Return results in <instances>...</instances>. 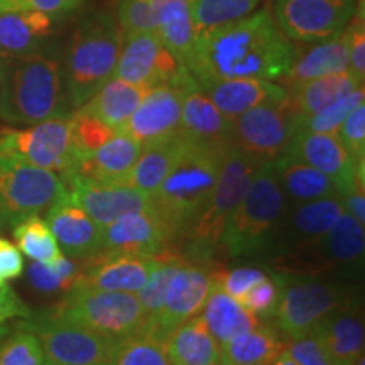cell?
Segmentation results:
<instances>
[{"label":"cell","mask_w":365,"mask_h":365,"mask_svg":"<svg viewBox=\"0 0 365 365\" xmlns=\"http://www.w3.org/2000/svg\"><path fill=\"white\" fill-rule=\"evenodd\" d=\"M228 144H205L186 137L185 149L173 171L150 196V208L161 218L170 237L188 232L207 205Z\"/></svg>","instance_id":"obj_3"},{"label":"cell","mask_w":365,"mask_h":365,"mask_svg":"<svg viewBox=\"0 0 365 365\" xmlns=\"http://www.w3.org/2000/svg\"><path fill=\"white\" fill-rule=\"evenodd\" d=\"M354 365H365V357H364V355H360V357L355 360Z\"/></svg>","instance_id":"obj_58"},{"label":"cell","mask_w":365,"mask_h":365,"mask_svg":"<svg viewBox=\"0 0 365 365\" xmlns=\"http://www.w3.org/2000/svg\"><path fill=\"white\" fill-rule=\"evenodd\" d=\"M107 365H173L166 341L140 331L117 340Z\"/></svg>","instance_id":"obj_39"},{"label":"cell","mask_w":365,"mask_h":365,"mask_svg":"<svg viewBox=\"0 0 365 365\" xmlns=\"http://www.w3.org/2000/svg\"><path fill=\"white\" fill-rule=\"evenodd\" d=\"M14 239L21 252L33 259L34 262L53 264L61 255H65L59 249L51 228L39 215L26 217L17 222L14 225Z\"/></svg>","instance_id":"obj_38"},{"label":"cell","mask_w":365,"mask_h":365,"mask_svg":"<svg viewBox=\"0 0 365 365\" xmlns=\"http://www.w3.org/2000/svg\"><path fill=\"white\" fill-rule=\"evenodd\" d=\"M0 365H48L38 336L21 328L0 345Z\"/></svg>","instance_id":"obj_45"},{"label":"cell","mask_w":365,"mask_h":365,"mask_svg":"<svg viewBox=\"0 0 365 365\" xmlns=\"http://www.w3.org/2000/svg\"><path fill=\"white\" fill-rule=\"evenodd\" d=\"M158 261V255L148 257L100 252L93 257L81 259V279L78 284L102 291L137 293L149 279Z\"/></svg>","instance_id":"obj_21"},{"label":"cell","mask_w":365,"mask_h":365,"mask_svg":"<svg viewBox=\"0 0 365 365\" xmlns=\"http://www.w3.org/2000/svg\"><path fill=\"white\" fill-rule=\"evenodd\" d=\"M262 0H191V19L198 33L249 16Z\"/></svg>","instance_id":"obj_41"},{"label":"cell","mask_w":365,"mask_h":365,"mask_svg":"<svg viewBox=\"0 0 365 365\" xmlns=\"http://www.w3.org/2000/svg\"><path fill=\"white\" fill-rule=\"evenodd\" d=\"M286 352L299 365H333L323 346L313 335L296 339L289 346H286Z\"/></svg>","instance_id":"obj_52"},{"label":"cell","mask_w":365,"mask_h":365,"mask_svg":"<svg viewBox=\"0 0 365 365\" xmlns=\"http://www.w3.org/2000/svg\"><path fill=\"white\" fill-rule=\"evenodd\" d=\"M341 207L346 213H350L354 218H357L360 223L365 225V188L364 186H355L340 193Z\"/></svg>","instance_id":"obj_55"},{"label":"cell","mask_w":365,"mask_h":365,"mask_svg":"<svg viewBox=\"0 0 365 365\" xmlns=\"http://www.w3.org/2000/svg\"><path fill=\"white\" fill-rule=\"evenodd\" d=\"M223 364H266L271 365L286 350L277 333L269 327H255L220 345Z\"/></svg>","instance_id":"obj_37"},{"label":"cell","mask_w":365,"mask_h":365,"mask_svg":"<svg viewBox=\"0 0 365 365\" xmlns=\"http://www.w3.org/2000/svg\"><path fill=\"white\" fill-rule=\"evenodd\" d=\"M365 252V228L357 218L350 213H344L339 217L330 230L323 235L307 252L299 254L294 259L293 266L298 271L319 272L318 262H323V271L330 267H340L345 271H359L364 264Z\"/></svg>","instance_id":"obj_20"},{"label":"cell","mask_w":365,"mask_h":365,"mask_svg":"<svg viewBox=\"0 0 365 365\" xmlns=\"http://www.w3.org/2000/svg\"><path fill=\"white\" fill-rule=\"evenodd\" d=\"M0 223H2V218H0Z\"/></svg>","instance_id":"obj_63"},{"label":"cell","mask_w":365,"mask_h":365,"mask_svg":"<svg viewBox=\"0 0 365 365\" xmlns=\"http://www.w3.org/2000/svg\"><path fill=\"white\" fill-rule=\"evenodd\" d=\"M158 257L159 261L156 264V267L153 269V272H150L149 279L145 281V284L135 293L137 298H139L140 307L144 309L145 328H148L150 323H153V319L158 317L159 309L163 307L164 294H166L171 276L175 274L178 266L185 261L181 255L171 252V250L168 249L159 252Z\"/></svg>","instance_id":"obj_40"},{"label":"cell","mask_w":365,"mask_h":365,"mask_svg":"<svg viewBox=\"0 0 365 365\" xmlns=\"http://www.w3.org/2000/svg\"><path fill=\"white\" fill-rule=\"evenodd\" d=\"M207 365H223V364H222V360H215V362H210Z\"/></svg>","instance_id":"obj_60"},{"label":"cell","mask_w":365,"mask_h":365,"mask_svg":"<svg viewBox=\"0 0 365 365\" xmlns=\"http://www.w3.org/2000/svg\"><path fill=\"white\" fill-rule=\"evenodd\" d=\"M73 112L63 68L51 49L26 56H0V118L33 125Z\"/></svg>","instance_id":"obj_2"},{"label":"cell","mask_w":365,"mask_h":365,"mask_svg":"<svg viewBox=\"0 0 365 365\" xmlns=\"http://www.w3.org/2000/svg\"><path fill=\"white\" fill-rule=\"evenodd\" d=\"M59 17L41 12H0V56H26L49 48Z\"/></svg>","instance_id":"obj_26"},{"label":"cell","mask_w":365,"mask_h":365,"mask_svg":"<svg viewBox=\"0 0 365 365\" xmlns=\"http://www.w3.org/2000/svg\"><path fill=\"white\" fill-rule=\"evenodd\" d=\"M341 144L352 154L355 161H365V105H359L346 115L336 132Z\"/></svg>","instance_id":"obj_48"},{"label":"cell","mask_w":365,"mask_h":365,"mask_svg":"<svg viewBox=\"0 0 365 365\" xmlns=\"http://www.w3.org/2000/svg\"><path fill=\"white\" fill-rule=\"evenodd\" d=\"M122 31L115 16L98 11L80 21L61 63L71 108L76 110L115 75Z\"/></svg>","instance_id":"obj_4"},{"label":"cell","mask_w":365,"mask_h":365,"mask_svg":"<svg viewBox=\"0 0 365 365\" xmlns=\"http://www.w3.org/2000/svg\"><path fill=\"white\" fill-rule=\"evenodd\" d=\"M145 88L112 76L85 105L81 110L91 113L115 132H124L132 113L144 98Z\"/></svg>","instance_id":"obj_31"},{"label":"cell","mask_w":365,"mask_h":365,"mask_svg":"<svg viewBox=\"0 0 365 365\" xmlns=\"http://www.w3.org/2000/svg\"><path fill=\"white\" fill-rule=\"evenodd\" d=\"M115 19L122 36L158 33V14L153 0H118Z\"/></svg>","instance_id":"obj_46"},{"label":"cell","mask_w":365,"mask_h":365,"mask_svg":"<svg viewBox=\"0 0 365 365\" xmlns=\"http://www.w3.org/2000/svg\"><path fill=\"white\" fill-rule=\"evenodd\" d=\"M284 282L282 274H274V277L266 276L262 281L255 282L239 299V303L257 318L274 317Z\"/></svg>","instance_id":"obj_47"},{"label":"cell","mask_w":365,"mask_h":365,"mask_svg":"<svg viewBox=\"0 0 365 365\" xmlns=\"http://www.w3.org/2000/svg\"><path fill=\"white\" fill-rule=\"evenodd\" d=\"M259 166L261 161L249 156L237 145L232 143L227 145L215 188L188 230V250L193 257L191 261L208 262L213 252L220 247L227 223L247 193Z\"/></svg>","instance_id":"obj_6"},{"label":"cell","mask_w":365,"mask_h":365,"mask_svg":"<svg viewBox=\"0 0 365 365\" xmlns=\"http://www.w3.org/2000/svg\"><path fill=\"white\" fill-rule=\"evenodd\" d=\"M186 90L181 86L159 85L145 91L139 107L127 122L125 134L134 137L143 148L181 134V110Z\"/></svg>","instance_id":"obj_18"},{"label":"cell","mask_w":365,"mask_h":365,"mask_svg":"<svg viewBox=\"0 0 365 365\" xmlns=\"http://www.w3.org/2000/svg\"><path fill=\"white\" fill-rule=\"evenodd\" d=\"M267 274L259 267L240 266L232 269V271H218V284L227 291L232 298L239 301L255 282L262 281Z\"/></svg>","instance_id":"obj_50"},{"label":"cell","mask_w":365,"mask_h":365,"mask_svg":"<svg viewBox=\"0 0 365 365\" xmlns=\"http://www.w3.org/2000/svg\"><path fill=\"white\" fill-rule=\"evenodd\" d=\"M217 277L218 271L208 264L185 259L171 276L158 317L144 331L166 341L175 328L200 314Z\"/></svg>","instance_id":"obj_14"},{"label":"cell","mask_w":365,"mask_h":365,"mask_svg":"<svg viewBox=\"0 0 365 365\" xmlns=\"http://www.w3.org/2000/svg\"><path fill=\"white\" fill-rule=\"evenodd\" d=\"M298 49L267 7L239 21L198 33L188 65L198 86L222 80H281Z\"/></svg>","instance_id":"obj_1"},{"label":"cell","mask_w":365,"mask_h":365,"mask_svg":"<svg viewBox=\"0 0 365 365\" xmlns=\"http://www.w3.org/2000/svg\"><path fill=\"white\" fill-rule=\"evenodd\" d=\"M113 76L145 90L159 85L181 88L198 85L190 71L168 51L158 33L122 36L120 54Z\"/></svg>","instance_id":"obj_10"},{"label":"cell","mask_w":365,"mask_h":365,"mask_svg":"<svg viewBox=\"0 0 365 365\" xmlns=\"http://www.w3.org/2000/svg\"><path fill=\"white\" fill-rule=\"evenodd\" d=\"M271 365H299V364L296 362V360H294L293 357H291V355L287 354L286 350H284V352L277 355V359L274 360V362H272Z\"/></svg>","instance_id":"obj_56"},{"label":"cell","mask_w":365,"mask_h":365,"mask_svg":"<svg viewBox=\"0 0 365 365\" xmlns=\"http://www.w3.org/2000/svg\"><path fill=\"white\" fill-rule=\"evenodd\" d=\"M344 213L340 196L313 200L287 207V212L277 228L272 247L284 250L286 257L314 247L323 235L335 225Z\"/></svg>","instance_id":"obj_19"},{"label":"cell","mask_w":365,"mask_h":365,"mask_svg":"<svg viewBox=\"0 0 365 365\" xmlns=\"http://www.w3.org/2000/svg\"><path fill=\"white\" fill-rule=\"evenodd\" d=\"M49 318L73 323L120 340L144 331L145 317L135 293L102 291L86 286H75L65 299L46 313Z\"/></svg>","instance_id":"obj_7"},{"label":"cell","mask_w":365,"mask_h":365,"mask_svg":"<svg viewBox=\"0 0 365 365\" xmlns=\"http://www.w3.org/2000/svg\"><path fill=\"white\" fill-rule=\"evenodd\" d=\"M333 365H354L364 355V317L350 301L325 317L312 333Z\"/></svg>","instance_id":"obj_24"},{"label":"cell","mask_w":365,"mask_h":365,"mask_svg":"<svg viewBox=\"0 0 365 365\" xmlns=\"http://www.w3.org/2000/svg\"><path fill=\"white\" fill-rule=\"evenodd\" d=\"M166 349L173 365H207L222 359L220 344L208 330L202 314L175 328L168 335Z\"/></svg>","instance_id":"obj_32"},{"label":"cell","mask_w":365,"mask_h":365,"mask_svg":"<svg viewBox=\"0 0 365 365\" xmlns=\"http://www.w3.org/2000/svg\"><path fill=\"white\" fill-rule=\"evenodd\" d=\"M202 318L220 345L235 339L237 335H242V333L261 325L257 317L247 312L239 301L232 298L218 284V277L215 286L210 291L207 301H205Z\"/></svg>","instance_id":"obj_33"},{"label":"cell","mask_w":365,"mask_h":365,"mask_svg":"<svg viewBox=\"0 0 365 365\" xmlns=\"http://www.w3.org/2000/svg\"><path fill=\"white\" fill-rule=\"evenodd\" d=\"M223 365H266V364H223Z\"/></svg>","instance_id":"obj_59"},{"label":"cell","mask_w":365,"mask_h":365,"mask_svg":"<svg viewBox=\"0 0 365 365\" xmlns=\"http://www.w3.org/2000/svg\"><path fill=\"white\" fill-rule=\"evenodd\" d=\"M181 134L205 144H228L232 143V120L218 110L198 85H193L182 98Z\"/></svg>","instance_id":"obj_28"},{"label":"cell","mask_w":365,"mask_h":365,"mask_svg":"<svg viewBox=\"0 0 365 365\" xmlns=\"http://www.w3.org/2000/svg\"><path fill=\"white\" fill-rule=\"evenodd\" d=\"M80 4L81 0H0V12H41L61 19L63 16L75 11Z\"/></svg>","instance_id":"obj_51"},{"label":"cell","mask_w":365,"mask_h":365,"mask_svg":"<svg viewBox=\"0 0 365 365\" xmlns=\"http://www.w3.org/2000/svg\"><path fill=\"white\" fill-rule=\"evenodd\" d=\"M140 153L143 145L134 137L117 132L95 153L81 158L73 175L108 185H129L132 168Z\"/></svg>","instance_id":"obj_25"},{"label":"cell","mask_w":365,"mask_h":365,"mask_svg":"<svg viewBox=\"0 0 365 365\" xmlns=\"http://www.w3.org/2000/svg\"><path fill=\"white\" fill-rule=\"evenodd\" d=\"M296 112L289 93L282 102L250 108L232 120V144L257 161H274L286 153L296 132Z\"/></svg>","instance_id":"obj_11"},{"label":"cell","mask_w":365,"mask_h":365,"mask_svg":"<svg viewBox=\"0 0 365 365\" xmlns=\"http://www.w3.org/2000/svg\"><path fill=\"white\" fill-rule=\"evenodd\" d=\"M360 85H364V81H360L352 71L346 70L304 81L287 90V93L299 115H312L349 95Z\"/></svg>","instance_id":"obj_36"},{"label":"cell","mask_w":365,"mask_h":365,"mask_svg":"<svg viewBox=\"0 0 365 365\" xmlns=\"http://www.w3.org/2000/svg\"><path fill=\"white\" fill-rule=\"evenodd\" d=\"M31 284L36 289L44 291V293H53V291H70L81 279V259H68L61 255L56 262L43 264L34 262L27 271Z\"/></svg>","instance_id":"obj_43"},{"label":"cell","mask_w":365,"mask_h":365,"mask_svg":"<svg viewBox=\"0 0 365 365\" xmlns=\"http://www.w3.org/2000/svg\"><path fill=\"white\" fill-rule=\"evenodd\" d=\"M354 0H276L274 19L289 41L322 43L345 31Z\"/></svg>","instance_id":"obj_15"},{"label":"cell","mask_w":365,"mask_h":365,"mask_svg":"<svg viewBox=\"0 0 365 365\" xmlns=\"http://www.w3.org/2000/svg\"><path fill=\"white\" fill-rule=\"evenodd\" d=\"M71 127L76 149L80 153V159L95 153L100 145H103L110 137L117 134L107 124H103L100 118L81 110V108H76V110L71 112Z\"/></svg>","instance_id":"obj_44"},{"label":"cell","mask_w":365,"mask_h":365,"mask_svg":"<svg viewBox=\"0 0 365 365\" xmlns=\"http://www.w3.org/2000/svg\"><path fill=\"white\" fill-rule=\"evenodd\" d=\"M355 7L359 6V11L355 14H360V16H365V0H354Z\"/></svg>","instance_id":"obj_57"},{"label":"cell","mask_w":365,"mask_h":365,"mask_svg":"<svg viewBox=\"0 0 365 365\" xmlns=\"http://www.w3.org/2000/svg\"><path fill=\"white\" fill-rule=\"evenodd\" d=\"M365 102L364 85H360L349 95L336 100L335 103L328 105L327 108L312 115H298L296 120V130L303 132H322V134H336L340 125L355 107Z\"/></svg>","instance_id":"obj_42"},{"label":"cell","mask_w":365,"mask_h":365,"mask_svg":"<svg viewBox=\"0 0 365 365\" xmlns=\"http://www.w3.org/2000/svg\"><path fill=\"white\" fill-rule=\"evenodd\" d=\"M4 335H6V333H0V340H2V336H4Z\"/></svg>","instance_id":"obj_62"},{"label":"cell","mask_w":365,"mask_h":365,"mask_svg":"<svg viewBox=\"0 0 365 365\" xmlns=\"http://www.w3.org/2000/svg\"><path fill=\"white\" fill-rule=\"evenodd\" d=\"M200 88L230 120L250 108L282 102L287 97V90L282 85L257 78L222 80L200 86Z\"/></svg>","instance_id":"obj_27"},{"label":"cell","mask_w":365,"mask_h":365,"mask_svg":"<svg viewBox=\"0 0 365 365\" xmlns=\"http://www.w3.org/2000/svg\"><path fill=\"white\" fill-rule=\"evenodd\" d=\"M349 70V43L345 31L335 38L317 43L304 53H296L289 71L282 76L286 90L294 88L304 81Z\"/></svg>","instance_id":"obj_29"},{"label":"cell","mask_w":365,"mask_h":365,"mask_svg":"<svg viewBox=\"0 0 365 365\" xmlns=\"http://www.w3.org/2000/svg\"><path fill=\"white\" fill-rule=\"evenodd\" d=\"M272 163L282 193L286 200H291L294 205L328 198V196H339V188L335 182L309 164L289 154H281Z\"/></svg>","instance_id":"obj_30"},{"label":"cell","mask_w":365,"mask_h":365,"mask_svg":"<svg viewBox=\"0 0 365 365\" xmlns=\"http://www.w3.org/2000/svg\"><path fill=\"white\" fill-rule=\"evenodd\" d=\"M161 2H164V0H153L154 7H156V6H158V4H161ZM188 2H191V0H188Z\"/></svg>","instance_id":"obj_61"},{"label":"cell","mask_w":365,"mask_h":365,"mask_svg":"<svg viewBox=\"0 0 365 365\" xmlns=\"http://www.w3.org/2000/svg\"><path fill=\"white\" fill-rule=\"evenodd\" d=\"M46 223L63 254L71 259H88L102 252V228L73 202L68 191L48 208Z\"/></svg>","instance_id":"obj_23"},{"label":"cell","mask_w":365,"mask_h":365,"mask_svg":"<svg viewBox=\"0 0 365 365\" xmlns=\"http://www.w3.org/2000/svg\"><path fill=\"white\" fill-rule=\"evenodd\" d=\"M31 313L19 296L9 287V284L0 286V333H7L6 323L12 318H29Z\"/></svg>","instance_id":"obj_54"},{"label":"cell","mask_w":365,"mask_h":365,"mask_svg":"<svg viewBox=\"0 0 365 365\" xmlns=\"http://www.w3.org/2000/svg\"><path fill=\"white\" fill-rule=\"evenodd\" d=\"M287 200L277 181L274 163H261L239 207L232 213L220 247L228 257H250L272 247L287 212Z\"/></svg>","instance_id":"obj_5"},{"label":"cell","mask_w":365,"mask_h":365,"mask_svg":"<svg viewBox=\"0 0 365 365\" xmlns=\"http://www.w3.org/2000/svg\"><path fill=\"white\" fill-rule=\"evenodd\" d=\"M66 193L58 173L22 159L0 154V218L16 225L22 218L39 215Z\"/></svg>","instance_id":"obj_9"},{"label":"cell","mask_w":365,"mask_h":365,"mask_svg":"<svg viewBox=\"0 0 365 365\" xmlns=\"http://www.w3.org/2000/svg\"><path fill=\"white\" fill-rule=\"evenodd\" d=\"M284 154L327 175L336 185L339 195L355 186L365 188V161H355L336 134L296 130Z\"/></svg>","instance_id":"obj_16"},{"label":"cell","mask_w":365,"mask_h":365,"mask_svg":"<svg viewBox=\"0 0 365 365\" xmlns=\"http://www.w3.org/2000/svg\"><path fill=\"white\" fill-rule=\"evenodd\" d=\"M24 271V257L16 244L0 237V286L19 277Z\"/></svg>","instance_id":"obj_53"},{"label":"cell","mask_w":365,"mask_h":365,"mask_svg":"<svg viewBox=\"0 0 365 365\" xmlns=\"http://www.w3.org/2000/svg\"><path fill=\"white\" fill-rule=\"evenodd\" d=\"M344 286L331 281L301 279L284 282L274 318L289 339H301L336 308L346 303Z\"/></svg>","instance_id":"obj_13"},{"label":"cell","mask_w":365,"mask_h":365,"mask_svg":"<svg viewBox=\"0 0 365 365\" xmlns=\"http://www.w3.org/2000/svg\"><path fill=\"white\" fill-rule=\"evenodd\" d=\"M185 144L186 137L178 134L163 143L143 148V153L132 168L129 185L153 196L173 171L185 149Z\"/></svg>","instance_id":"obj_35"},{"label":"cell","mask_w":365,"mask_h":365,"mask_svg":"<svg viewBox=\"0 0 365 365\" xmlns=\"http://www.w3.org/2000/svg\"><path fill=\"white\" fill-rule=\"evenodd\" d=\"M66 191L78 207L93 218L100 228L127 213L150 208V196L130 185H108L85 180L78 175H63Z\"/></svg>","instance_id":"obj_17"},{"label":"cell","mask_w":365,"mask_h":365,"mask_svg":"<svg viewBox=\"0 0 365 365\" xmlns=\"http://www.w3.org/2000/svg\"><path fill=\"white\" fill-rule=\"evenodd\" d=\"M171 237L153 208L127 213L102 228V252L158 255Z\"/></svg>","instance_id":"obj_22"},{"label":"cell","mask_w":365,"mask_h":365,"mask_svg":"<svg viewBox=\"0 0 365 365\" xmlns=\"http://www.w3.org/2000/svg\"><path fill=\"white\" fill-rule=\"evenodd\" d=\"M364 17L354 14L345 27L346 43H349V71H352L360 81L365 78V26Z\"/></svg>","instance_id":"obj_49"},{"label":"cell","mask_w":365,"mask_h":365,"mask_svg":"<svg viewBox=\"0 0 365 365\" xmlns=\"http://www.w3.org/2000/svg\"><path fill=\"white\" fill-rule=\"evenodd\" d=\"M158 34L168 51L188 70L198 31L193 24L188 0H164L156 6Z\"/></svg>","instance_id":"obj_34"},{"label":"cell","mask_w":365,"mask_h":365,"mask_svg":"<svg viewBox=\"0 0 365 365\" xmlns=\"http://www.w3.org/2000/svg\"><path fill=\"white\" fill-rule=\"evenodd\" d=\"M0 154L58 173L59 176L75 171L80 161L73 137L71 113L66 117L49 118L24 129L0 130Z\"/></svg>","instance_id":"obj_8"},{"label":"cell","mask_w":365,"mask_h":365,"mask_svg":"<svg viewBox=\"0 0 365 365\" xmlns=\"http://www.w3.org/2000/svg\"><path fill=\"white\" fill-rule=\"evenodd\" d=\"M22 328L33 331L43 346L48 365H107L117 340L88 328L49 318L33 317Z\"/></svg>","instance_id":"obj_12"}]
</instances>
